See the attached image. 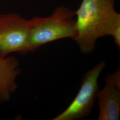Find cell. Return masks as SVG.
I'll return each mask as SVG.
<instances>
[{
	"instance_id": "8",
	"label": "cell",
	"mask_w": 120,
	"mask_h": 120,
	"mask_svg": "<svg viewBox=\"0 0 120 120\" xmlns=\"http://www.w3.org/2000/svg\"></svg>"
},
{
	"instance_id": "7",
	"label": "cell",
	"mask_w": 120,
	"mask_h": 120,
	"mask_svg": "<svg viewBox=\"0 0 120 120\" xmlns=\"http://www.w3.org/2000/svg\"><path fill=\"white\" fill-rule=\"evenodd\" d=\"M106 83L109 84L120 90V69L119 67L113 73H109L105 78Z\"/></svg>"
},
{
	"instance_id": "6",
	"label": "cell",
	"mask_w": 120,
	"mask_h": 120,
	"mask_svg": "<svg viewBox=\"0 0 120 120\" xmlns=\"http://www.w3.org/2000/svg\"><path fill=\"white\" fill-rule=\"evenodd\" d=\"M99 113L98 120H119L120 90L109 84L100 90L97 99Z\"/></svg>"
},
{
	"instance_id": "2",
	"label": "cell",
	"mask_w": 120,
	"mask_h": 120,
	"mask_svg": "<svg viewBox=\"0 0 120 120\" xmlns=\"http://www.w3.org/2000/svg\"><path fill=\"white\" fill-rule=\"evenodd\" d=\"M75 11L63 5L56 7L48 17H36L30 20L31 28L28 52H33L42 45L77 34Z\"/></svg>"
},
{
	"instance_id": "3",
	"label": "cell",
	"mask_w": 120,
	"mask_h": 120,
	"mask_svg": "<svg viewBox=\"0 0 120 120\" xmlns=\"http://www.w3.org/2000/svg\"><path fill=\"white\" fill-rule=\"evenodd\" d=\"M105 65V61L102 60L86 73L80 90L73 102L52 120H81L90 115L100 91L98 78Z\"/></svg>"
},
{
	"instance_id": "1",
	"label": "cell",
	"mask_w": 120,
	"mask_h": 120,
	"mask_svg": "<svg viewBox=\"0 0 120 120\" xmlns=\"http://www.w3.org/2000/svg\"><path fill=\"white\" fill-rule=\"evenodd\" d=\"M76 12L77 34L74 40L83 54L94 51L98 39L110 35L120 22L114 0H82Z\"/></svg>"
},
{
	"instance_id": "5",
	"label": "cell",
	"mask_w": 120,
	"mask_h": 120,
	"mask_svg": "<svg viewBox=\"0 0 120 120\" xmlns=\"http://www.w3.org/2000/svg\"><path fill=\"white\" fill-rule=\"evenodd\" d=\"M16 57L0 56V103L9 101L17 90L16 79L21 73Z\"/></svg>"
},
{
	"instance_id": "4",
	"label": "cell",
	"mask_w": 120,
	"mask_h": 120,
	"mask_svg": "<svg viewBox=\"0 0 120 120\" xmlns=\"http://www.w3.org/2000/svg\"><path fill=\"white\" fill-rule=\"evenodd\" d=\"M31 28L30 20L16 13L0 16V56L9 53H28Z\"/></svg>"
}]
</instances>
